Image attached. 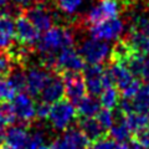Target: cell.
<instances>
[{
    "label": "cell",
    "instance_id": "ac0fdd59",
    "mask_svg": "<svg viewBox=\"0 0 149 149\" xmlns=\"http://www.w3.org/2000/svg\"><path fill=\"white\" fill-rule=\"evenodd\" d=\"M77 127L90 142H95L108 134L96 117H77Z\"/></svg>",
    "mask_w": 149,
    "mask_h": 149
},
{
    "label": "cell",
    "instance_id": "4316f807",
    "mask_svg": "<svg viewBox=\"0 0 149 149\" xmlns=\"http://www.w3.org/2000/svg\"><path fill=\"white\" fill-rule=\"evenodd\" d=\"M96 118L101 123L102 127H103L107 130V132L111 129V127L113 125V122H114V114H113V112H112L111 109H107V108L100 109L98 113L96 114Z\"/></svg>",
    "mask_w": 149,
    "mask_h": 149
},
{
    "label": "cell",
    "instance_id": "d4e9b609",
    "mask_svg": "<svg viewBox=\"0 0 149 149\" xmlns=\"http://www.w3.org/2000/svg\"><path fill=\"white\" fill-rule=\"evenodd\" d=\"M16 122V116L10 102L0 103V123L4 125H11Z\"/></svg>",
    "mask_w": 149,
    "mask_h": 149
},
{
    "label": "cell",
    "instance_id": "f546056e",
    "mask_svg": "<svg viewBox=\"0 0 149 149\" xmlns=\"http://www.w3.org/2000/svg\"><path fill=\"white\" fill-rule=\"evenodd\" d=\"M50 103H46V102L41 101L40 103H37L35 107V116L39 120H46L49 117V113H50Z\"/></svg>",
    "mask_w": 149,
    "mask_h": 149
},
{
    "label": "cell",
    "instance_id": "2e32d148",
    "mask_svg": "<svg viewBox=\"0 0 149 149\" xmlns=\"http://www.w3.org/2000/svg\"><path fill=\"white\" fill-rule=\"evenodd\" d=\"M57 139L62 149H88L90 147V141L76 127L67 128L63 136Z\"/></svg>",
    "mask_w": 149,
    "mask_h": 149
},
{
    "label": "cell",
    "instance_id": "4fadbf2b",
    "mask_svg": "<svg viewBox=\"0 0 149 149\" xmlns=\"http://www.w3.org/2000/svg\"><path fill=\"white\" fill-rule=\"evenodd\" d=\"M39 96L42 102H46V103H50V104L63 98L65 85H63L62 77L56 72H51L50 78L47 80L45 87L42 88V91L40 92Z\"/></svg>",
    "mask_w": 149,
    "mask_h": 149
},
{
    "label": "cell",
    "instance_id": "836d02e7",
    "mask_svg": "<svg viewBox=\"0 0 149 149\" xmlns=\"http://www.w3.org/2000/svg\"><path fill=\"white\" fill-rule=\"evenodd\" d=\"M5 125L0 123V147L5 143V129H4Z\"/></svg>",
    "mask_w": 149,
    "mask_h": 149
},
{
    "label": "cell",
    "instance_id": "7c38bea8",
    "mask_svg": "<svg viewBox=\"0 0 149 149\" xmlns=\"http://www.w3.org/2000/svg\"><path fill=\"white\" fill-rule=\"evenodd\" d=\"M51 71L44 66H31L25 70L26 76V91L30 96H39L46 82L50 78Z\"/></svg>",
    "mask_w": 149,
    "mask_h": 149
},
{
    "label": "cell",
    "instance_id": "30bf717a",
    "mask_svg": "<svg viewBox=\"0 0 149 149\" xmlns=\"http://www.w3.org/2000/svg\"><path fill=\"white\" fill-rule=\"evenodd\" d=\"M39 37L40 32L21 11L15 20V39L17 44L25 46V47L35 49Z\"/></svg>",
    "mask_w": 149,
    "mask_h": 149
},
{
    "label": "cell",
    "instance_id": "e0dca14e",
    "mask_svg": "<svg viewBox=\"0 0 149 149\" xmlns=\"http://www.w3.org/2000/svg\"><path fill=\"white\" fill-rule=\"evenodd\" d=\"M123 40L128 44L134 54L149 55V32L130 29L124 35Z\"/></svg>",
    "mask_w": 149,
    "mask_h": 149
},
{
    "label": "cell",
    "instance_id": "603a6c76",
    "mask_svg": "<svg viewBox=\"0 0 149 149\" xmlns=\"http://www.w3.org/2000/svg\"><path fill=\"white\" fill-rule=\"evenodd\" d=\"M52 3L55 5V9H57L65 15L71 16L78 11V9L82 6L85 0H54Z\"/></svg>",
    "mask_w": 149,
    "mask_h": 149
},
{
    "label": "cell",
    "instance_id": "d590c367",
    "mask_svg": "<svg viewBox=\"0 0 149 149\" xmlns=\"http://www.w3.org/2000/svg\"><path fill=\"white\" fill-rule=\"evenodd\" d=\"M0 149H14V148H11V147H9V146H6V144H5V146H4V144H3V146H1V147H0Z\"/></svg>",
    "mask_w": 149,
    "mask_h": 149
},
{
    "label": "cell",
    "instance_id": "3957f363",
    "mask_svg": "<svg viewBox=\"0 0 149 149\" xmlns=\"http://www.w3.org/2000/svg\"><path fill=\"white\" fill-rule=\"evenodd\" d=\"M76 118V108L66 98L58 100L50 107V113L47 119L52 129L57 130V132H65L67 128L71 127V124Z\"/></svg>",
    "mask_w": 149,
    "mask_h": 149
},
{
    "label": "cell",
    "instance_id": "277c9868",
    "mask_svg": "<svg viewBox=\"0 0 149 149\" xmlns=\"http://www.w3.org/2000/svg\"><path fill=\"white\" fill-rule=\"evenodd\" d=\"M83 78L86 83V90L92 96H100L106 87L113 85L112 77L103 65H88L83 68Z\"/></svg>",
    "mask_w": 149,
    "mask_h": 149
},
{
    "label": "cell",
    "instance_id": "4dcf8cb0",
    "mask_svg": "<svg viewBox=\"0 0 149 149\" xmlns=\"http://www.w3.org/2000/svg\"><path fill=\"white\" fill-rule=\"evenodd\" d=\"M138 80L149 83V55L143 56V61L141 65V70H139Z\"/></svg>",
    "mask_w": 149,
    "mask_h": 149
},
{
    "label": "cell",
    "instance_id": "44dd1931",
    "mask_svg": "<svg viewBox=\"0 0 149 149\" xmlns=\"http://www.w3.org/2000/svg\"><path fill=\"white\" fill-rule=\"evenodd\" d=\"M25 67L21 65L14 63L10 73L8 74L6 80L10 82V85L14 87L16 92L26 91V76H25Z\"/></svg>",
    "mask_w": 149,
    "mask_h": 149
},
{
    "label": "cell",
    "instance_id": "7a4b0ae2",
    "mask_svg": "<svg viewBox=\"0 0 149 149\" xmlns=\"http://www.w3.org/2000/svg\"><path fill=\"white\" fill-rule=\"evenodd\" d=\"M124 10L127 4L124 0H98L83 17L78 19L83 27H88L98 22L118 17Z\"/></svg>",
    "mask_w": 149,
    "mask_h": 149
},
{
    "label": "cell",
    "instance_id": "e575fe53",
    "mask_svg": "<svg viewBox=\"0 0 149 149\" xmlns=\"http://www.w3.org/2000/svg\"><path fill=\"white\" fill-rule=\"evenodd\" d=\"M8 5V0H0V9H4Z\"/></svg>",
    "mask_w": 149,
    "mask_h": 149
},
{
    "label": "cell",
    "instance_id": "9c48e42d",
    "mask_svg": "<svg viewBox=\"0 0 149 149\" xmlns=\"http://www.w3.org/2000/svg\"><path fill=\"white\" fill-rule=\"evenodd\" d=\"M85 66H86V62L83 61L82 56L72 46V47H66L61 50L57 54L52 72H56L58 74L62 72H66V71L81 72L85 68Z\"/></svg>",
    "mask_w": 149,
    "mask_h": 149
},
{
    "label": "cell",
    "instance_id": "5b68a950",
    "mask_svg": "<svg viewBox=\"0 0 149 149\" xmlns=\"http://www.w3.org/2000/svg\"><path fill=\"white\" fill-rule=\"evenodd\" d=\"M78 54L87 65H101L109 57L111 49L106 41L91 36L81 41Z\"/></svg>",
    "mask_w": 149,
    "mask_h": 149
},
{
    "label": "cell",
    "instance_id": "8992f818",
    "mask_svg": "<svg viewBox=\"0 0 149 149\" xmlns=\"http://www.w3.org/2000/svg\"><path fill=\"white\" fill-rule=\"evenodd\" d=\"M22 14L31 21L39 32H45L54 26L55 19L57 17L55 10H51L50 5L45 0H37L32 6L22 10Z\"/></svg>",
    "mask_w": 149,
    "mask_h": 149
},
{
    "label": "cell",
    "instance_id": "5bb4252c",
    "mask_svg": "<svg viewBox=\"0 0 149 149\" xmlns=\"http://www.w3.org/2000/svg\"><path fill=\"white\" fill-rule=\"evenodd\" d=\"M15 21L9 14L0 11V50L9 51L15 45Z\"/></svg>",
    "mask_w": 149,
    "mask_h": 149
},
{
    "label": "cell",
    "instance_id": "8fae6325",
    "mask_svg": "<svg viewBox=\"0 0 149 149\" xmlns=\"http://www.w3.org/2000/svg\"><path fill=\"white\" fill-rule=\"evenodd\" d=\"M11 104H13L14 112H15L16 119L20 120L21 124L30 125L35 120L36 103L29 93L20 92L19 95H15V97L13 98Z\"/></svg>",
    "mask_w": 149,
    "mask_h": 149
},
{
    "label": "cell",
    "instance_id": "d6986e66",
    "mask_svg": "<svg viewBox=\"0 0 149 149\" xmlns=\"http://www.w3.org/2000/svg\"><path fill=\"white\" fill-rule=\"evenodd\" d=\"M130 101L133 112L143 114H149V83L142 85Z\"/></svg>",
    "mask_w": 149,
    "mask_h": 149
},
{
    "label": "cell",
    "instance_id": "ffe728a7",
    "mask_svg": "<svg viewBox=\"0 0 149 149\" xmlns=\"http://www.w3.org/2000/svg\"><path fill=\"white\" fill-rule=\"evenodd\" d=\"M101 102L96 96H85L77 103V117H95L101 109Z\"/></svg>",
    "mask_w": 149,
    "mask_h": 149
},
{
    "label": "cell",
    "instance_id": "7402d4cb",
    "mask_svg": "<svg viewBox=\"0 0 149 149\" xmlns=\"http://www.w3.org/2000/svg\"><path fill=\"white\" fill-rule=\"evenodd\" d=\"M119 98H120L119 91L117 90V87H116L114 85L106 87L100 95L101 106L103 107V108L111 109V111H113L118 107L119 101H120Z\"/></svg>",
    "mask_w": 149,
    "mask_h": 149
},
{
    "label": "cell",
    "instance_id": "83f0119b",
    "mask_svg": "<svg viewBox=\"0 0 149 149\" xmlns=\"http://www.w3.org/2000/svg\"><path fill=\"white\" fill-rule=\"evenodd\" d=\"M14 62L6 51L0 50V78H6L10 73Z\"/></svg>",
    "mask_w": 149,
    "mask_h": 149
},
{
    "label": "cell",
    "instance_id": "484cf974",
    "mask_svg": "<svg viewBox=\"0 0 149 149\" xmlns=\"http://www.w3.org/2000/svg\"><path fill=\"white\" fill-rule=\"evenodd\" d=\"M16 91L10 85L6 78H0V101L3 102H10L15 97Z\"/></svg>",
    "mask_w": 149,
    "mask_h": 149
},
{
    "label": "cell",
    "instance_id": "d6a6232c",
    "mask_svg": "<svg viewBox=\"0 0 149 149\" xmlns=\"http://www.w3.org/2000/svg\"><path fill=\"white\" fill-rule=\"evenodd\" d=\"M41 149H62V148H61V146H60V143H58V139H55L52 143L47 144V146H44Z\"/></svg>",
    "mask_w": 149,
    "mask_h": 149
},
{
    "label": "cell",
    "instance_id": "f1b7e54d",
    "mask_svg": "<svg viewBox=\"0 0 149 149\" xmlns=\"http://www.w3.org/2000/svg\"><path fill=\"white\" fill-rule=\"evenodd\" d=\"M132 137H133L134 141L138 142L144 149L146 148L149 149V127L139 129V130H137V132H134L132 134Z\"/></svg>",
    "mask_w": 149,
    "mask_h": 149
},
{
    "label": "cell",
    "instance_id": "6da1fadb",
    "mask_svg": "<svg viewBox=\"0 0 149 149\" xmlns=\"http://www.w3.org/2000/svg\"><path fill=\"white\" fill-rule=\"evenodd\" d=\"M74 31L76 27H70L65 25L51 26L44 35L39 37L35 45V49L40 54L41 66L52 72L56 62V56L61 50L66 47H72L74 45Z\"/></svg>",
    "mask_w": 149,
    "mask_h": 149
},
{
    "label": "cell",
    "instance_id": "8d00e7d4",
    "mask_svg": "<svg viewBox=\"0 0 149 149\" xmlns=\"http://www.w3.org/2000/svg\"><path fill=\"white\" fill-rule=\"evenodd\" d=\"M148 11H149V1H148Z\"/></svg>",
    "mask_w": 149,
    "mask_h": 149
},
{
    "label": "cell",
    "instance_id": "cb8c5ba5",
    "mask_svg": "<svg viewBox=\"0 0 149 149\" xmlns=\"http://www.w3.org/2000/svg\"><path fill=\"white\" fill-rule=\"evenodd\" d=\"M88 149H125V143H118L112 139L108 134L97 141L92 142Z\"/></svg>",
    "mask_w": 149,
    "mask_h": 149
},
{
    "label": "cell",
    "instance_id": "ba28073f",
    "mask_svg": "<svg viewBox=\"0 0 149 149\" xmlns=\"http://www.w3.org/2000/svg\"><path fill=\"white\" fill-rule=\"evenodd\" d=\"M88 31H90V35L92 37L98 40H103V41L118 40L124 31V22L118 17L109 19V20L88 26Z\"/></svg>",
    "mask_w": 149,
    "mask_h": 149
},
{
    "label": "cell",
    "instance_id": "74e56055",
    "mask_svg": "<svg viewBox=\"0 0 149 149\" xmlns=\"http://www.w3.org/2000/svg\"><path fill=\"white\" fill-rule=\"evenodd\" d=\"M0 102H1V101H0Z\"/></svg>",
    "mask_w": 149,
    "mask_h": 149
},
{
    "label": "cell",
    "instance_id": "9a60e30c",
    "mask_svg": "<svg viewBox=\"0 0 149 149\" xmlns=\"http://www.w3.org/2000/svg\"><path fill=\"white\" fill-rule=\"evenodd\" d=\"M29 125L25 124H11L5 130V143L6 146L14 149H22L30 139V130L27 129Z\"/></svg>",
    "mask_w": 149,
    "mask_h": 149
},
{
    "label": "cell",
    "instance_id": "52a82bcc",
    "mask_svg": "<svg viewBox=\"0 0 149 149\" xmlns=\"http://www.w3.org/2000/svg\"><path fill=\"white\" fill-rule=\"evenodd\" d=\"M60 76L63 80L66 100H68L73 106H77L87 92L83 74L77 71H66L60 73Z\"/></svg>",
    "mask_w": 149,
    "mask_h": 149
},
{
    "label": "cell",
    "instance_id": "1f68e13d",
    "mask_svg": "<svg viewBox=\"0 0 149 149\" xmlns=\"http://www.w3.org/2000/svg\"><path fill=\"white\" fill-rule=\"evenodd\" d=\"M14 6H16L19 10H25V9L32 6L37 1V0H11Z\"/></svg>",
    "mask_w": 149,
    "mask_h": 149
}]
</instances>
